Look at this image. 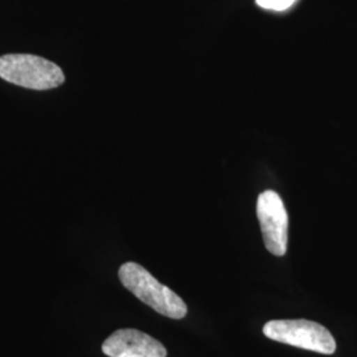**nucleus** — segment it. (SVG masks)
I'll list each match as a JSON object with an SVG mask.
<instances>
[{"label": "nucleus", "mask_w": 357, "mask_h": 357, "mask_svg": "<svg viewBox=\"0 0 357 357\" xmlns=\"http://www.w3.org/2000/svg\"><path fill=\"white\" fill-rule=\"evenodd\" d=\"M118 277L130 293L158 314L171 319H183L187 315L185 302L169 287L153 278L151 273L141 265L135 262L123 264L119 268Z\"/></svg>", "instance_id": "f257e3e1"}, {"label": "nucleus", "mask_w": 357, "mask_h": 357, "mask_svg": "<svg viewBox=\"0 0 357 357\" xmlns=\"http://www.w3.org/2000/svg\"><path fill=\"white\" fill-rule=\"evenodd\" d=\"M0 77L26 89H54L65 81L59 65L33 54H6L0 57Z\"/></svg>", "instance_id": "f03ea898"}, {"label": "nucleus", "mask_w": 357, "mask_h": 357, "mask_svg": "<svg viewBox=\"0 0 357 357\" xmlns=\"http://www.w3.org/2000/svg\"><path fill=\"white\" fill-rule=\"evenodd\" d=\"M264 333L278 343L323 355H332L336 351V342L331 332L311 320H271L264 326Z\"/></svg>", "instance_id": "7ed1b4c3"}, {"label": "nucleus", "mask_w": 357, "mask_h": 357, "mask_svg": "<svg viewBox=\"0 0 357 357\" xmlns=\"http://www.w3.org/2000/svg\"><path fill=\"white\" fill-rule=\"evenodd\" d=\"M257 216L268 252L277 257L286 255L289 216L281 196L274 191L262 192L257 202Z\"/></svg>", "instance_id": "20e7f679"}, {"label": "nucleus", "mask_w": 357, "mask_h": 357, "mask_svg": "<svg viewBox=\"0 0 357 357\" xmlns=\"http://www.w3.org/2000/svg\"><path fill=\"white\" fill-rule=\"evenodd\" d=\"M102 352L107 357H167L165 345L134 328H122L112 333L103 342Z\"/></svg>", "instance_id": "39448f33"}, {"label": "nucleus", "mask_w": 357, "mask_h": 357, "mask_svg": "<svg viewBox=\"0 0 357 357\" xmlns=\"http://www.w3.org/2000/svg\"><path fill=\"white\" fill-rule=\"evenodd\" d=\"M257 4L262 8L273 11H284L290 8L296 0H255Z\"/></svg>", "instance_id": "423d86ee"}]
</instances>
